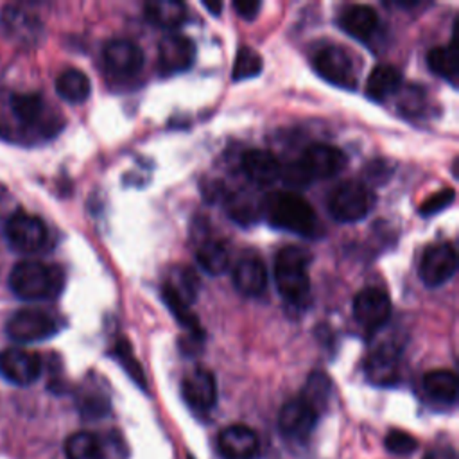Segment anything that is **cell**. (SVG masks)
<instances>
[{
	"instance_id": "obj_1",
	"label": "cell",
	"mask_w": 459,
	"mask_h": 459,
	"mask_svg": "<svg viewBox=\"0 0 459 459\" xmlns=\"http://www.w3.org/2000/svg\"><path fill=\"white\" fill-rule=\"evenodd\" d=\"M262 212L265 213L271 226L298 233L301 237H314L317 217L312 204L292 190H280L265 197L262 203Z\"/></svg>"
},
{
	"instance_id": "obj_2",
	"label": "cell",
	"mask_w": 459,
	"mask_h": 459,
	"mask_svg": "<svg viewBox=\"0 0 459 459\" xmlns=\"http://www.w3.org/2000/svg\"><path fill=\"white\" fill-rule=\"evenodd\" d=\"M9 287L23 301L48 299L61 292L63 271L39 260H22L11 269Z\"/></svg>"
},
{
	"instance_id": "obj_3",
	"label": "cell",
	"mask_w": 459,
	"mask_h": 459,
	"mask_svg": "<svg viewBox=\"0 0 459 459\" xmlns=\"http://www.w3.org/2000/svg\"><path fill=\"white\" fill-rule=\"evenodd\" d=\"M310 255L299 246H287L274 258V283L281 298L301 307L310 294Z\"/></svg>"
},
{
	"instance_id": "obj_4",
	"label": "cell",
	"mask_w": 459,
	"mask_h": 459,
	"mask_svg": "<svg viewBox=\"0 0 459 459\" xmlns=\"http://www.w3.org/2000/svg\"><path fill=\"white\" fill-rule=\"evenodd\" d=\"M371 206V195L368 188L348 179L339 183L328 195V212L339 222H357L364 219Z\"/></svg>"
},
{
	"instance_id": "obj_5",
	"label": "cell",
	"mask_w": 459,
	"mask_h": 459,
	"mask_svg": "<svg viewBox=\"0 0 459 459\" xmlns=\"http://www.w3.org/2000/svg\"><path fill=\"white\" fill-rule=\"evenodd\" d=\"M5 332L14 342L29 344L52 337L57 332V325L45 310L22 308L9 317L5 323Z\"/></svg>"
},
{
	"instance_id": "obj_6",
	"label": "cell",
	"mask_w": 459,
	"mask_h": 459,
	"mask_svg": "<svg viewBox=\"0 0 459 459\" xmlns=\"http://www.w3.org/2000/svg\"><path fill=\"white\" fill-rule=\"evenodd\" d=\"M4 235L13 249L20 253H34L47 240V226L39 217L18 210L7 219Z\"/></svg>"
},
{
	"instance_id": "obj_7",
	"label": "cell",
	"mask_w": 459,
	"mask_h": 459,
	"mask_svg": "<svg viewBox=\"0 0 459 459\" xmlns=\"http://www.w3.org/2000/svg\"><path fill=\"white\" fill-rule=\"evenodd\" d=\"M314 68L326 82L351 90L357 84L355 65L348 50L337 45L321 48L314 57Z\"/></svg>"
},
{
	"instance_id": "obj_8",
	"label": "cell",
	"mask_w": 459,
	"mask_h": 459,
	"mask_svg": "<svg viewBox=\"0 0 459 459\" xmlns=\"http://www.w3.org/2000/svg\"><path fill=\"white\" fill-rule=\"evenodd\" d=\"M457 269V253L452 244L439 242L429 246L420 262V278L427 287L446 283Z\"/></svg>"
},
{
	"instance_id": "obj_9",
	"label": "cell",
	"mask_w": 459,
	"mask_h": 459,
	"mask_svg": "<svg viewBox=\"0 0 459 459\" xmlns=\"http://www.w3.org/2000/svg\"><path fill=\"white\" fill-rule=\"evenodd\" d=\"M102 61L106 72L115 79H129L142 70L145 56L129 39H111L102 50Z\"/></svg>"
},
{
	"instance_id": "obj_10",
	"label": "cell",
	"mask_w": 459,
	"mask_h": 459,
	"mask_svg": "<svg viewBox=\"0 0 459 459\" xmlns=\"http://www.w3.org/2000/svg\"><path fill=\"white\" fill-rule=\"evenodd\" d=\"M353 316L368 332H377L391 316V301L387 292L378 287L362 289L353 299Z\"/></svg>"
},
{
	"instance_id": "obj_11",
	"label": "cell",
	"mask_w": 459,
	"mask_h": 459,
	"mask_svg": "<svg viewBox=\"0 0 459 459\" xmlns=\"http://www.w3.org/2000/svg\"><path fill=\"white\" fill-rule=\"evenodd\" d=\"M0 373L14 385H29L41 375V359L23 348H7L0 353Z\"/></svg>"
},
{
	"instance_id": "obj_12",
	"label": "cell",
	"mask_w": 459,
	"mask_h": 459,
	"mask_svg": "<svg viewBox=\"0 0 459 459\" xmlns=\"http://www.w3.org/2000/svg\"><path fill=\"white\" fill-rule=\"evenodd\" d=\"M317 418L319 414L301 396H298L283 403L278 414V427L285 437L305 441L312 434Z\"/></svg>"
},
{
	"instance_id": "obj_13",
	"label": "cell",
	"mask_w": 459,
	"mask_h": 459,
	"mask_svg": "<svg viewBox=\"0 0 459 459\" xmlns=\"http://www.w3.org/2000/svg\"><path fill=\"white\" fill-rule=\"evenodd\" d=\"M195 61V45L181 34H169L158 47V70L163 75H174L188 70Z\"/></svg>"
},
{
	"instance_id": "obj_14",
	"label": "cell",
	"mask_w": 459,
	"mask_h": 459,
	"mask_svg": "<svg viewBox=\"0 0 459 459\" xmlns=\"http://www.w3.org/2000/svg\"><path fill=\"white\" fill-rule=\"evenodd\" d=\"M219 452L224 459H256L260 441L253 429L246 425H230L217 437Z\"/></svg>"
},
{
	"instance_id": "obj_15",
	"label": "cell",
	"mask_w": 459,
	"mask_h": 459,
	"mask_svg": "<svg viewBox=\"0 0 459 459\" xmlns=\"http://www.w3.org/2000/svg\"><path fill=\"white\" fill-rule=\"evenodd\" d=\"M185 402L197 412H206L217 403L215 377L206 368L192 369L181 384Z\"/></svg>"
},
{
	"instance_id": "obj_16",
	"label": "cell",
	"mask_w": 459,
	"mask_h": 459,
	"mask_svg": "<svg viewBox=\"0 0 459 459\" xmlns=\"http://www.w3.org/2000/svg\"><path fill=\"white\" fill-rule=\"evenodd\" d=\"M312 179H326L341 172L346 165V156L341 149L328 143H312L299 160Z\"/></svg>"
},
{
	"instance_id": "obj_17",
	"label": "cell",
	"mask_w": 459,
	"mask_h": 459,
	"mask_svg": "<svg viewBox=\"0 0 459 459\" xmlns=\"http://www.w3.org/2000/svg\"><path fill=\"white\" fill-rule=\"evenodd\" d=\"M0 30L4 38L16 43H34L38 39L39 23L34 16L18 5H5L0 13Z\"/></svg>"
},
{
	"instance_id": "obj_18",
	"label": "cell",
	"mask_w": 459,
	"mask_h": 459,
	"mask_svg": "<svg viewBox=\"0 0 459 459\" xmlns=\"http://www.w3.org/2000/svg\"><path fill=\"white\" fill-rule=\"evenodd\" d=\"M235 289L244 296H260L267 287V269L260 256H242L231 273Z\"/></svg>"
},
{
	"instance_id": "obj_19",
	"label": "cell",
	"mask_w": 459,
	"mask_h": 459,
	"mask_svg": "<svg viewBox=\"0 0 459 459\" xmlns=\"http://www.w3.org/2000/svg\"><path fill=\"white\" fill-rule=\"evenodd\" d=\"M240 165L246 178L255 185H273L276 179H280L281 163L269 151L249 149L242 154Z\"/></svg>"
},
{
	"instance_id": "obj_20",
	"label": "cell",
	"mask_w": 459,
	"mask_h": 459,
	"mask_svg": "<svg viewBox=\"0 0 459 459\" xmlns=\"http://www.w3.org/2000/svg\"><path fill=\"white\" fill-rule=\"evenodd\" d=\"M339 25L351 38L369 41L375 36V32L378 30L380 20H378L377 11L371 5L353 4L341 13Z\"/></svg>"
},
{
	"instance_id": "obj_21",
	"label": "cell",
	"mask_w": 459,
	"mask_h": 459,
	"mask_svg": "<svg viewBox=\"0 0 459 459\" xmlns=\"http://www.w3.org/2000/svg\"><path fill=\"white\" fill-rule=\"evenodd\" d=\"M398 355L400 350L384 342L366 360V375L373 384L389 385L398 378Z\"/></svg>"
},
{
	"instance_id": "obj_22",
	"label": "cell",
	"mask_w": 459,
	"mask_h": 459,
	"mask_svg": "<svg viewBox=\"0 0 459 459\" xmlns=\"http://www.w3.org/2000/svg\"><path fill=\"white\" fill-rule=\"evenodd\" d=\"M402 86V74L393 65H377L366 82V95L373 100H384Z\"/></svg>"
},
{
	"instance_id": "obj_23",
	"label": "cell",
	"mask_w": 459,
	"mask_h": 459,
	"mask_svg": "<svg viewBox=\"0 0 459 459\" xmlns=\"http://www.w3.org/2000/svg\"><path fill=\"white\" fill-rule=\"evenodd\" d=\"M145 18L163 29H176L186 20V7L179 0H152L145 4Z\"/></svg>"
},
{
	"instance_id": "obj_24",
	"label": "cell",
	"mask_w": 459,
	"mask_h": 459,
	"mask_svg": "<svg viewBox=\"0 0 459 459\" xmlns=\"http://www.w3.org/2000/svg\"><path fill=\"white\" fill-rule=\"evenodd\" d=\"M56 91L63 100L81 104L90 97L91 84L84 72L77 68H66L56 79Z\"/></svg>"
},
{
	"instance_id": "obj_25",
	"label": "cell",
	"mask_w": 459,
	"mask_h": 459,
	"mask_svg": "<svg viewBox=\"0 0 459 459\" xmlns=\"http://www.w3.org/2000/svg\"><path fill=\"white\" fill-rule=\"evenodd\" d=\"M197 264L201 269L212 276L222 274L230 265V253L222 240L217 238H204L201 240L197 251H195Z\"/></svg>"
},
{
	"instance_id": "obj_26",
	"label": "cell",
	"mask_w": 459,
	"mask_h": 459,
	"mask_svg": "<svg viewBox=\"0 0 459 459\" xmlns=\"http://www.w3.org/2000/svg\"><path fill=\"white\" fill-rule=\"evenodd\" d=\"M425 393L441 403H454L457 398V377L450 369H432L423 377Z\"/></svg>"
},
{
	"instance_id": "obj_27",
	"label": "cell",
	"mask_w": 459,
	"mask_h": 459,
	"mask_svg": "<svg viewBox=\"0 0 459 459\" xmlns=\"http://www.w3.org/2000/svg\"><path fill=\"white\" fill-rule=\"evenodd\" d=\"M224 204L230 217L240 226H249L256 222L262 212V204H258L256 199L247 192H235L224 195Z\"/></svg>"
},
{
	"instance_id": "obj_28",
	"label": "cell",
	"mask_w": 459,
	"mask_h": 459,
	"mask_svg": "<svg viewBox=\"0 0 459 459\" xmlns=\"http://www.w3.org/2000/svg\"><path fill=\"white\" fill-rule=\"evenodd\" d=\"M65 455L66 459H104V448L95 434L79 430L66 437Z\"/></svg>"
},
{
	"instance_id": "obj_29",
	"label": "cell",
	"mask_w": 459,
	"mask_h": 459,
	"mask_svg": "<svg viewBox=\"0 0 459 459\" xmlns=\"http://www.w3.org/2000/svg\"><path fill=\"white\" fill-rule=\"evenodd\" d=\"M427 63L430 70L448 81L452 86L457 84V50L452 41L448 47H436L427 54Z\"/></svg>"
},
{
	"instance_id": "obj_30",
	"label": "cell",
	"mask_w": 459,
	"mask_h": 459,
	"mask_svg": "<svg viewBox=\"0 0 459 459\" xmlns=\"http://www.w3.org/2000/svg\"><path fill=\"white\" fill-rule=\"evenodd\" d=\"M11 108L25 126L39 124L45 115V102L39 93H14L11 97Z\"/></svg>"
},
{
	"instance_id": "obj_31",
	"label": "cell",
	"mask_w": 459,
	"mask_h": 459,
	"mask_svg": "<svg viewBox=\"0 0 459 459\" xmlns=\"http://www.w3.org/2000/svg\"><path fill=\"white\" fill-rule=\"evenodd\" d=\"M330 393H332V382L330 378L321 373V371H314L305 387H303V393H301V398L317 412L321 414L326 405H328V400H330Z\"/></svg>"
},
{
	"instance_id": "obj_32",
	"label": "cell",
	"mask_w": 459,
	"mask_h": 459,
	"mask_svg": "<svg viewBox=\"0 0 459 459\" xmlns=\"http://www.w3.org/2000/svg\"><path fill=\"white\" fill-rule=\"evenodd\" d=\"M197 287H199V280L194 274V271L188 267L176 269L170 274V278L163 283V289H167L170 294H174L179 301L186 305H190L195 299Z\"/></svg>"
},
{
	"instance_id": "obj_33",
	"label": "cell",
	"mask_w": 459,
	"mask_h": 459,
	"mask_svg": "<svg viewBox=\"0 0 459 459\" xmlns=\"http://www.w3.org/2000/svg\"><path fill=\"white\" fill-rule=\"evenodd\" d=\"M262 66H264V63H262L260 54L249 47H242V48H238V52L235 56L231 77H233V81H244V79L256 77V75H260Z\"/></svg>"
},
{
	"instance_id": "obj_34",
	"label": "cell",
	"mask_w": 459,
	"mask_h": 459,
	"mask_svg": "<svg viewBox=\"0 0 459 459\" xmlns=\"http://www.w3.org/2000/svg\"><path fill=\"white\" fill-rule=\"evenodd\" d=\"M113 355L117 357V360L122 364V368L127 371V375L140 385L145 389V377H143V369L142 366L138 364L136 357L133 355V350L129 346L127 341L120 339L115 348H113Z\"/></svg>"
},
{
	"instance_id": "obj_35",
	"label": "cell",
	"mask_w": 459,
	"mask_h": 459,
	"mask_svg": "<svg viewBox=\"0 0 459 459\" xmlns=\"http://www.w3.org/2000/svg\"><path fill=\"white\" fill-rule=\"evenodd\" d=\"M384 445L391 454H396V455H407L418 448V441L409 432L398 430V429H393L387 432Z\"/></svg>"
},
{
	"instance_id": "obj_36",
	"label": "cell",
	"mask_w": 459,
	"mask_h": 459,
	"mask_svg": "<svg viewBox=\"0 0 459 459\" xmlns=\"http://www.w3.org/2000/svg\"><path fill=\"white\" fill-rule=\"evenodd\" d=\"M280 179L290 188H301V186H307L312 181V178L308 176V172L305 170V167L299 160L292 161V163H287V165H281Z\"/></svg>"
},
{
	"instance_id": "obj_37",
	"label": "cell",
	"mask_w": 459,
	"mask_h": 459,
	"mask_svg": "<svg viewBox=\"0 0 459 459\" xmlns=\"http://www.w3.org/2000/svg\"><path fill=\"white\" fill-rule=\"evenodd\" d=\"M454 197H455V192H454L452 188H443V190L432 194L430 197H427V199L423 201V204L420 206V213L425 215V217L436 215L437 212H441V210H445L446 206H450L452 201H454Z\"/></svg>"
},
{
	"instance_id": "obj_38",
	"label": "cell",
	"mask_w": 459,
	"mask_h": 459,
	"mask_svg": "<svg viewBox=\"0 0 459 459\" xmlns=\"http://www.w3.org/2000/svg\"><path fill=\"white\" fill-rule=\"evenodd\" d=\"M109 409V403L106 398L99 396V394H91V396H86L81 403V411L82 414L90 416V418H99L102 414H106Z\"/></svg>"
},
{
	"instance_id": "obj_39",
	"label": "cell",
	"mask_w": 459,
	"mask_h": 459,
	"mask_svg": "<svg viewBox=\"0 0 459 459\" xmlns=\"http://www.w3.org/2000/svg\"><path fill=\"white\" fill-rule=\"evenodd\" d=\"M233 9L237 11V14L242 18V20H255L260 7H262V2H256V0H235L233 4Z\"/></svg>"
},
{
	"instance_id": "obj_40",
	"label": "cell",
	"mask_w": 459,
	"mask_h": 459,
	"mask_svg": "<svg viewBox=\"0 0 459 459\" xmlns=\"http://www.w3.org/2000/svg\"><path fill=\"white\" fill-rule=\"evenodd\" d=\"M423 459H457L455 450L450 445H436L427 450Z\"/></svg>"
},
{
	"instance_id": "obj_41",
	"label": "cell",
	"mask_w": 459,
	"mask_h": 459,
	"mask_svg": "<svg viewBox=\"0 0 459 459\" xmlns=\"http://www.w3.org/2000/svg\"><path fill=\"white\" fill-rule=\"evenodd\" d=\"M203 5L213 14V16H219L221 11H222V4L221 2H210V0H203Z\"/></svg>"
},
{
	"instance_id": "obj_42",
	"label": "cell",
	"mask_w": 459,
	"mask_h": 459,
	"mask_svg": "<svg viewBox=\"0 0 459 459\" xmlns=\"http://www.w3.org/2000/svg\"><path fill=\"white\" fill-rule=\"evenodd\" d=\"M186 459H195V457L194 455H186Z\"/></svg>"
}]
</instances>
